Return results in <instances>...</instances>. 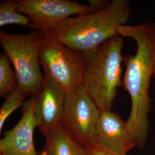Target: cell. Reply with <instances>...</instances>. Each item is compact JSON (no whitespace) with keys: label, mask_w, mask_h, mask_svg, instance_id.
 <instances>
[{"label":"cell","mask_w":155,"mask_h":155,"mask_svg":"<svg viewBox=\"0 0 155 155\" xmlns=\"http://www.w3.org/2000/svg\"><path fill=\"white\" fill-rule=\"evenodd\" d=\"M38 94L35 106L36 127L45 139L61 126L67 94L48 76Z\"/></svg>","instance_id":"cell-8"},{"label":"cell","mask_w":155,"mask_h":155,"mask_svg":"<svg viewBox=\"0 0 155 155\" xmlns=\"http://www.w3.org/2000/svg\"><path fill=\"white\" fill-rule=\"evenodd\" d=\"M93 146L120 155L136 147L126 122L111 110L100 111Z\"/></svg>","instance_id":"cell-10"},{"label":"cell","mask_w":155,"mask_h":155,"mask_svg":"<svg viewBox=\"0 0 155 155\" xmlns=\"http://www.w3.org/2000/svg\"><path fill=\"white\" fill-rule=\"evenodd\" d=\"M153 77H155V67H154V71H153Z\"/></svg>","instance_id":"cell-18"},{"label":"cell","mask_w":155,"mask_h":155,"mask_svg":"<svg viewBox=\"0 0 155 155\" xmlns=\"http://www.w3.org/2000/svg\"><path fill=\"white\" fill-rule=\"evenodd\" d=\"M100 110L92 98L81 86L67 94L61 126L85 148L93 145Z\"/></svg>","instance_id":"cell-6"},{"label":"cell","mask_w":155,"mask_h":155,"mask_svg":"<svg viewBox=\"0 0 155 155\" xmlns=\"http://www.w3.org/2000/svg\"><path fill=\"white\" fill-rule=\"evenodd\" d=\"M37 97L27 100L22 116L16 125L4 134L0 141V155H38L33 143V132L36 127L35 106Z\"/></svg>","instance_id":"cell-9"},{"label":"cell","mask_w":155,"mask_h":155,"mask_svg":"<svg viewBox=\"0 0 155 155\" xmlns=\"http://www.w3.org/2000/svg\"><path fill=\"white\" fill-rule=\"evenodd\" d=\"M123 38L118 35L94 50L83 52L86 64L82 86L100 111L111 110L122 85Z\"/></svg>","instance_id":"cell-3"},{"label":"cell","mask_w":155,"mask_h":155,"mask_svg":"<svg viewBox=\"0 0 155 155\" xmlns=\"http://www.w3.org/2000/svg\"><path fill=\"white\" fill-rule=\"evenodd\" d=\"M45 38L37 30L24 35L0 31V45L16 74L18 88L27 98L37 95L44 83L39 52Z\"/></svg>","instance_id":"cell-4"},{"label":"cell","mask_w":155,"mask_h":155,"mask_svg":"<svg viewBox=\"0 0 155 155\" xmlns=\"http://www.w3.org/2000/svg\"><path fill=\"white\" fill-rule=\"evenodd\" d=\"M27 98L18 87L6 98L0 109V132L2 131L7 118L15 111L23 106Z\"/></svg>","instance_id":"cell-14"},{"label":"cell","mask_w":155,"mask_h":155,"mask_svg":"<svg viewBox=\"0 0 155 155\" xmlns=\"http://www.w3.org/2000/svg\"><path fill=\"white\" fill-rule=\"evenodd\" d=\"M38 155H45V152H43V150H42V151H41V152H40V153H39V154H38Z\"/></svg>","instance_id":"cell-17"},{"label":"cell","mask_w":155,"mask_h":155,"mask_svg":"<svg viewBox=\"0 0 155 155\" xmlns=\"http://www.w3.org/2000/svg\"><path fill=\"white\" fill-rule=\"evenodd\" d=\"M18 87V81L11 62L5 52L0 54V97L6 98Z\"/></svg>","instance_id":"cell-12"},{"label":"cell","mask_w":155,"mask_h":155,"mask_svg":"<svg viewBox=\"0 0 155 155\" xmlns=\"http://www.w3.org/2000/svg\"><path fill=\"white\" fill-rule=\"evenodd\" d=\"M86 155H120L95 147L86 148Z\"/></svg>","instance_id":"cell-16"},{"label":"cell","mask_w":155,"mask_h":155,"mask_svg":"<svg viewBox=\"0 0 155 155\" xmlns=\"http://www.w3.org/2000/svg\"><path fill=\"white\" fill-rule=\"evenodd\" d=\"M89 6L93 12L102 11L110 5L111 2L108 0H89Z\"/></svg>","instance_id":"cell-15"},{"label":"cell","mask_w":155,"mask_h":155,"mask_svg":"<svg viewBox=\"0 0 155 155\" xmlns=\"http://www.w3.org/2000/svg\"><path fill=\"white\" fill-rule=\"evenodd\" d=\"M20 25L31 27V21L18 11L17 0H6L0 4V27Z\"/></svg>","instance_id":"cell-13"},{"label":"cell","mask_w":155,"mask_h":155,"mask_svg":"<svg viewBox=\"0 0 155 155\" xmlns=\"http://www.w3.org/2000/svg\"><path fill=\"white\" fill-rule=\"evenodd\" d=\"M39 59L45 75L55 82L67 94L82 86L86 64L83 52L45 34L39 50Z\"/></svg>","instance_id":"cell-5"},{"label":"cell","mask_w":155,"mask_h":155,"mask_svg":"<svg viewBox=\"0 0 155 155\" xmlns=\"http://www.w3.org/2000/svg\"><path fill=\"white\" fill-rule=\"evenodd\" d=\"M18 11L31 21V27L45 34L71 17L93 13L89 5L69 0H17Z\"/></svg>","instance_id":"cell-7"},{"label":"cell","mask_w":155,"mask_h":155,"mask_svg":"<svg viewBox=\"0 0 155 155\" xmlns=\"http://www.w3.org/2000/svg\"><path fill=\"white\" fill-rule=\"evenodd\" d=\"M117 32L122 38L133 39L137 45L135 54L123 59L126 70L122 86L131 100L127 126L136 147L143 148L150 129V87L155 64V23L121 25Z\"/></svg>","instance_id":"cell-1"},{"label":"cell","mask_w":155,"mask_h":155,"mask_svg":"<svg viewBox=\"0 0 155 155\" xmlns=\"http://www.w3.org/2000/svg\"><path fill=\"white\" fill-rule=\"evenodd\" d=\"M46 140L45 155H86V148L79 144L60 126Z\"/></svg>","instance_id":"cell-11"},{"label":"cell","mask_w":155,"mask_h":155,"mask_svg":"<svg viewBox=\"0 0 155 155\" xmlns=\"http://www.w3.org/2000/svg\"><path fill=\"white\" fill-rule=\"evenodd\" d=\"M130 14L127 0H113L105 9L71 17L56 24L46 35L74 50L86 52L118 35V28L126 25Z\"/></svg>","instance_id":"cell-2"}]
</instances>
